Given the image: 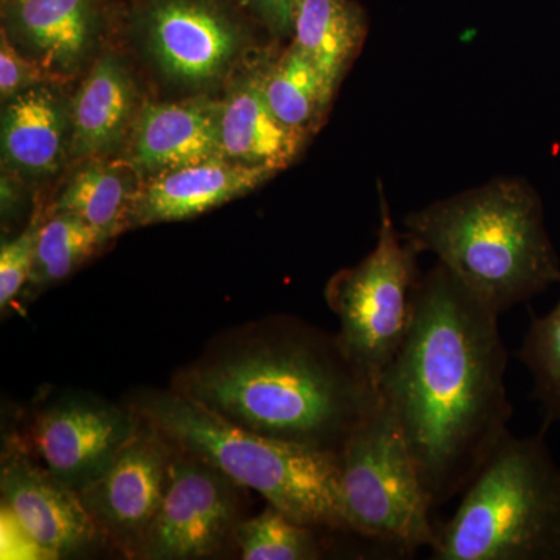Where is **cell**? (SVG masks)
<instances>
[{"label": "cell", "instance_id": "obj_1", "mask_svg": "<svg viewBox=\"0 0 560 560\" xmlns=\"http://www.w3.org/2000/svg\"><path fill=\"white\" fill-rule=\"evenodd\" d=\"M499 316L438 261L420 276L410 334L378 385L433 510L463 493L511 434Z\"/></svg>", "mask_w": 560, "mask_h": 560}, {"label": "cell", "instance_id": "obj_2", "mask_svg": "<svg viewBox=\"0 0 560 560\" xmlns=\"http://www.w3.org/2000/svg\"><path fill=\"white\" fill-rule=\"evenodd\" d=\"M178 393L242 429L340 452L381 393L329 338L290 320L195 364Z\"/></svg>", "mask_w": 560, "mask_h": 560}, {"label": "cell", "instance_id": "obj_3", "mask_svg": "<svg viewBox=\"0 0 560 560\" xmlns=\"http://www.w3.org/2000/svg\"><path fill=\"white\" fill-rule=\"evenodd\" d=\"M404 224L419 254L433 253L497 315L560 283L544 205L528 180H489L416 210Z\"/></svg>", "mask_w": 560, "mask_h": 560}, {"label": "cell", "instance_id": "obj_4", "mask_svg": "<svg viewBox=\"0 0 560 560\" xmlns=\"http://www.w3.org/2000/svg\"><path fill=\"white\" fill-rule=\"evenodd\" d=\"M136 411L176 447L256 490L291 521L349 530L338 452L242 429L180 393L143 394Z\"/></svg>", "mask_w": 560, "mask_h": 560}, {"label": "cell", "instance_id": "obj_5", "mask_svg": "<svg viewBox=\"0 0 560 560\" xmlns=\"http://www.w3.org/2000/svg\"><path fill=\"white\" fill-rule=\"evenodd\" d=\"M508 436L436 525L434 560H560V467L545 441Z\"/></svg>", "mask_w": 560, "mask_h": 560}, {"label": "cell", "instance_id": "obj_6", "mask_svg": "<svg viewBox=\"0 0 560 560\" xmlns=\"http://www.w3.org/2000/svg\"><path fill=\"white\" fill-rule=\"evenodd\" d=\"M338 459L350 533L404 556L431 547L433 508L399 423L382 397L349 434Z\"/></svg>", "mask_w": 560, "mask_h": 560}, {"label": "cell", "instance_id": "obj_7", "mask_svg": "<svg viewBox=\"0 0 560 560\" xmlns=\"http://www.w3.org/2000/svg\"><path fill=\"white\" fill-rule=\"evenodd\" d=\"M378 200L377 245L357 267L338 272L326 291L340 319L342 353L377 389L410 334L420 282L419 253L397 231L382 183Z\"/></svg>", "mask_w": 560, "mask_h": 560}, {"label": "cell", "instance_id": "obj_8", "mask_svg": "<svg viewBox=\"0 0 560 560\" xmlns=\"http://www.w3.org/2000/svg\"><path fill=\"white\" fill-rule=\"evenodd\" d=\"M237 482L178 447L164 499L140 555L149 559H202L223 547L238 526Z\"/></svg>", "mask_w": 560, "mask_h": 560}, {"label": "cell", "instance_id": "obj_9", "mask_svg": "<svg viewBox=\"0 0 560 560\" xmlns=\"http://www.w3.org/2000/svg\"><path fill=\"white\" fill-rule=\"evenodd\" d=\"M147 422L101 477L79 490L84 508L103 536L140 555L164 499L172 444Z\"/></svg>", "mask_w": 560, "mask_h": 560}, {"label": "cell", "instance_id": "obj_10", "mask_svg": "<svg viewBox=\"0 0 560 560\" xmlns=\"http://www.w3.org/2000/svg\"><path fill=\"white\" fill-rule=\"evenodd\" d=\"M131 412L73 396L44 410L33 427V444L47 469L77 490L108 469L139 430Z\"/></svg>", "mask_w": 560, "mask_h": 560}, {"label": "cell", "instance_id": "obj_11", "mask_svg": "<svg viewBox=\"0 0 560 560\" xmlns=\"http://www.w3.org/2000/svg\"><path fill=\"white\" fill-rule=\"evenodd\" d=\"M147 38L161 69L189 84L220 77L242 40L235 22L213 0H154Z\"/></svg>", "mask_w": 560, "mask_h": 560}, {"label": "cell", "instance_id": "obj_12", "mask_svg": "<svg viewBox=\"0 0 560 560\" xmlns=\"http://www.w3.org/2000/svg\"><path fill=\"white\" fill-rule=\"evenodd\" d=\"M0 488L7 510L47 555H77L103 536L79 492L25 456L3 464Z\"/></svg>", "mask_w": 560, "mask_h": 560}, {"label": "cell", "instance_id": "obj_13", "mask_svg": "<svg viewBox=\"0 0 560 560\" xmlns=\"http://www.w3.org/2000/svg\"><path fill=\"white\" fill-rule=\"evenodd\" d=\"M275 175L271 168L226 158L158 173L140 189L132 221L153 224L191 219L256 190Z\"/></svg>", "mask_w": 560, "mask_h": 560}, {"label": "cell", "instance_id": "obj_14", "mask_svg": "<svg viewBox=\"0 0 560 560\" xmlns=\"http://www.w3.org/2000/svg\"><path fill=\"white\" fill-rule=\"evenodd\" d=\"M220 117L221 105L208 101L147 105L136 121L132 164L158 175L223 158Z\"/></svg>", "mask_w": 560, "mask_h": 560}, {"label": "cell", "instance_id": "obj_15", "mask_svg": "<svg viewBox=\"0 0 560 560\" xmlns=\"http://www.w3.org/2000/svg\"><path fill=\"white\" fill-rule=\"evenodd\" d=\"M220 136L223 158L276 173L296 161L308 139L272 113L261 79L248 81L221 103Z\"/></svg>", "mask_w": 560, "mask_h": 560}, {"label": "cell", "instance_id": "obj_16", "mask_svg": "<svg viewBox=\"0 0 560 560\" xmlns=\"http://www.w3.org/2000/svg\"><path fill=\"white\" fill-rule=\"evenodd\" d=\"M65 105L47 84L9 98L2 113V158L14 171L47 175L60 167L65 154Z\"/></svg>", "mask_w": 560, "mask_h": 560}, {"label": "cell", "instance_id": "obj_17", "mask_svg": "<svg viewBox=\"0 0 560 560\" xmlns=\"http://www.w3.org/2000/svg\"><path fill=\"white\" fill-rule=\"evenodd\" d=\"M366 35V13L355 0H300L291 46L315 66L335 94Z\"/></svg>", "mask_w": 560, "mask_h": 560}, {"label": "cell", "instance_id": "obj_18", "mask_svg": "<svg viewBox=\"0 0 560 560\" xmlns=\"http://www.w3.org/2000/svg\"><path fill=\"white\" fill-rule=\"evenodd\" d=\"M136 95L127 70L113 57L97 61L70 110L72 153L94 158L116 149L127 135Z\"/></svg>", "mask_w": 560, "mask_h": 560}, {"label": "cell", "instance_id": "obj_19", "mask_svg": "<svg viewBox=\"0 0 560 560\" xmlns=\"http://www.w3.org/2000/svg\"><path fill=\"white\" fill-rule=\"evenodd\" d=\"M21 38L51 72H70L83 61L95 32L92 0H13Z\"/></svg>", "mask_w": 560, "mask_h": 560}, {"label": "cell", "instance_id": "obj_20", "mask_svg": "<svg viewBox=\"0 0 560 560\" xmlns=\"http://www.w3.org/2000/svg\"><path fill=\"white\" fill-rule=\"evenodd\" d=\"M139 173L132 162H94L69 180L51 212L70 213L110 241L135 219Z\"/></svg>", "mask_w": 560, "mask_h": 560}, {"label": "cell", "instance_id": "obj_21", "mask_svg": "<svg viewBox=\"0 0 560 560\" xmlns=\"http://www.w3.org/2000/svg\"><path fill=\"white\" fill-rule=\"evenodd\" d=\"M261 88L272 113L307 138L326 119L335 97L315 66L291 44L261 79Z\"/></svg>", "mask_w": 560, "mask_h": 560}, {"label": "cell", "instance_id": "obj_22", "mask_svg": "<svg viewBox=\"0 0 560 560\" xmlns=\"http://www.w3.org/2000/svg\"><path fill=\"white\" fill-rule=\"evenodd\" d=\"M108 242L106 235L83 220L70 213H54L39 226L35 264L28 283L43 289L60 282Z\"/></svg>", "mask_w": 560, "mask_h": 560}, {"label": "cell", "instance_id": "obj_23", "mask_svg": "<svg viewBox=\"0 0 560 560\" xmlns=\"http://www.w3.org/2000/svg\"><path fill=\"white\" fill-rule=\"evenodd\" d=\"M315 529L268 504L256 517L238 523L234 537L245 560H313L320 558Z\"/></svg>", "mask_w": 560, "mask_h": 560}, {"label": "cell", "instance_id": "obj_24", "mask_svg": "<svg viewBox=\"0 0 560 560\" xmlns=\"http://www.w3.org/2000/svg\"><path fill=\"white\" fill-rule=\"evenodd\" d=\"M517 357L533 375V397L548 430L560 422V300L547 315L534 316Z\"/></svg>", "mask_w": 560, "mask_h": 560}, {"label": "cell", "instance_id": "obj_25", "mask_svg": "<svg viewBox=\"0 0 560 560\" xmlns=\"http://www.w3.org/2000/svg\"><path fill=\"white\" fill-rule=\"evenodd\" d=\"M39 226L32 223L0 249V305L7 307L31 280Z\"/></svg>", "mask_w": 560, "mask_h": 560}, {"label": "cell", "instance_id": "obj_26", "mask_svg": "<svg viewBox=\"0 0 560 560\" xmlns=\"http://www.w3.org/2000/svg\"><path fill=\"white\" fill-rule=\"evenodd\" d=\"M58 73L22 57L2 31L0 43V92L3 98H11L25 90L54 81Z\"/></svg>", "mask_w": 560, "mask_h": 560}, {"label": "cell", "instance_id": "obj_27", "mask_svg": "<svg viewBox=\"0 0 560 560\" xmlns=\"http://www.w3.org/2000/svg\"><path fill=\"white\" fill-rule=\"evenodd\" d=\"M242 2L276 36L285 38L293 33L294 13L300 0H242Z\"/></svg>", "mask_w": 560, "mask_h": 560}]
</instances>
